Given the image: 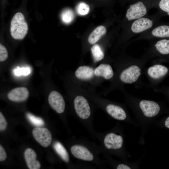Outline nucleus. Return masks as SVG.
Segmentation results:
<instances>
[{
    "label": "nucleus",
    "instance_id": "20e7f679",
    "mask_svg": "<svg viewBox=\"0 0 169 169\" xmlns=\"http://www.w3.org/2000/svg\"><path fill=\"white\" fill-rule=\"evenodd\" d=\"M32 133L35 140L42 146L46 147L50 145L52 135L47 129L38 127L34 129Z\"/></svg>",
    "mask_w": 169,
    "mask_h": 169
},
{
    "label": "nucleus",
    "instance_id": "f8f14e48",
    "mask_svg": "<svg viewBox=\"0 0 169 169\" xmlns=\"http://www.w3.org/2000/svg\"><path fill=\"white\" fill-rule=\"evenodd\" d=\"M24 156L27 165L30 169H39L41 167L39 162L37 160V154L32 149H27L24 152Z\"/></svg>",
    "mask_w": 169,
    "mask_h": 169
},
{
    "label": "nucleus",
    "instance_id": "dca6fc26",
    "mask_svg": "<svg viewBox=\"0 0 169 169\" xmlns=\"http://www.w3.org/2000/svg\"><path fill=\"white\" fill-rule=\"evenodd\" d=\"M167 68L162 65L156 64L150 67L147 70L148 75L155 79H160L165 76L168 72Z\"/></svg>",
    "mask_w": 169,
    "mask_h": 169
},
{
    "label": "nucleus",
    "instance_id": "4be33fe9",
    "mask_svg": "<svg viewBox=\"0 0 169 169\" xmlns=\"http://www.w3.org/2000/svg\"><path fill=\"white\" fill-rule=\"evenodd\" d=\"M26 115L29 121L35 126L41 127L44 125V120L40 117L35 116L29 112H27Z\"/></svg>",
    "mask_w": 169,
    "mask_h": 169
},
{
    "label": "nucleus",
    "instance_id": "0eeeda50",
    "mask_svg": "<svg viewBox=\"0 0 169 169\" xmlns=\"http://www.w3.org/2000/svg\"><path fill=\"white\" fill-rule=\"evenodd\" d=\"M139 106L144 115L148 117L155 116L160 110L159 105L152 101L142 100L139 103Z\"/></svg>",
    "mask_w": 169,
    "mask_h": 169
},
{
    "label": "nucleus",
    "instance_id": "6e6552de",
    "mask_svg": "<svg viewBox=\"0 0 169 169\" xmlns=\"http://www.w3.org/2000/svg\"><path fill=\"white\" fill-rule=\"evenodd\" d=\"M104 143L105 147L107 149H119L122 146L123 139L120 135L113 133H110L105 136Z\"/></svg>",
    "mask_w": 169,
    "mask_h": 169
},
{
    "label": "nucleus",
    "instance_id": "7ed1b4c3",
    "mask_svg": "<svg viewBox=\"0 0 169 169\" xmlns=\"http://www.w3.org/2000/svg\"><path fill=\"white\" fill-rule=\"evenodd\" d=\"M141 74V70L137 66L132 65L123 70L120 78L122 82L131 84L136 81Z\"/></svg>",
    "mask_w": 169,
    "mask_h": 169
},
{
    "label": "nucleus",
    "instance_id": "bb28decb",
    "mask_svg": "<svg viewBox=\"0 0 169 169\" xmlns=\"http://www.w3.org/2000/svg\"><path fill=\"white\" fill-rule=\"evenodd\" d=\"M159 6L162 10L166 12L169 15V0H161Z\"/></svg>",
    "mask_w": 169,
    "mask_h": 169
},
{
    "label": "nucleus",
    "instance_id": "412c9836",
    "mask_svg": "<svg viewBox=\"0 0 169 169\" xmlns=\"http://www.w3.org/2000/svg\"><path fill=\"white\" fill-rule=\"evenodd\" d=\"M94 59L95 62L99 61L103 59L104 54L100 47L98 44L94 45L91 49Z\"/></svg>",
    "mask_w": 169,
    "mask_h": 169
},
{
    "label": "nucleus",
    "instance_id": "ddd939ff",
    "mask_svg": "<svg viewBox=\"0 0 169 169\" xmlns=\"http://www.w3.org/2000/svg\"><path fill=\"white\" fill-rule=\"evenodd\" d=\"M106 110L107 113L115 119L124 120L126 118L125 112L122 108L119 106L110 104L106 106Z\"/></svg>",
    "mask_w": 169,
    "mask_h": 169
},
{
    "label": "nucleus",
    "instance_id": "5701e85b",
    "mask_svg": "<svg viewBox=\"0 0 169 169\" xmlns=\"http://www.w3.org/2000/svg\"><path fill=\"white\" fill-rule=\"evenodd\" d=\"M74 16L73 11L69 9L64 10L61 14V18L62 21L66 24L71 23L74 19Z\"/></svg>",
    "mask_w": 169,
    "mask_h": 169
},
{
    "label": "nucleus",
    "instance_id": "c756f323",
    "mask_svg": "<svg viewBox=\"0 0 169 169\" xmlns=\"http://www.w3.org/2000/svg\"><path fill=\"white\" fill-rule=\"evenodd\" d=\"M116 168L117 169H130L131 168L128 165L120 164L118 165Z\"/></svg>",
    "mask_w": 169,
    "mask_h": 169
},
{
    "label": "nucleus",
    "instance_id": "39448f33",
    "mask_svg": "<svg viewBox=\"0 0 169 169\" xmlns=\"http://www.w3.org/2000/svg\"><path fill=\"white\" fill-rule=\"evenodd\" d=\"M147 9L146 7L141 2L131 5L127 10L126 17L128 21L138 19L146 14Z\"/></svg>",
    "mask_w": 169,
    "mask_h": 169
},
{
    "label": "nucleus",
    "instance_id": "9d476101",
    "mask_svg": "<svg viewBox=\"0 0 169 169\" xmlns=\"http://www.w3.org/2000/svg\"><path fill=\"white\" fill-rule=\"evenodd\" d=\"M29 92L28 89L24 87L16 88L11 90L8 94V97L11 100L21 102L26 100L28 98Z\"/></svg>",
    "mask_w": 169,
    "mask_h": 169
},
{
    "label": "nucleus",
    "instance_id": "f3484780",
    "mask_svg": "<svg viewBox=\"0 0 169 169\" xmlns=\"http://www.w3.org/2000/svg\"><path fill=\"white\" fill-rule=\"evenodd\" d=\"M106 31V28L104 26L100 25L97 27L90 35L88 38L89 42L91 44H95L105 33Z\"/></svg>",
    "mask_w": 169,
    "mask_h": 169
},
{
    "label": "nucleus",
    "instance_id": "2eb2a0df",
    "mask_svg": "<svg viewBox=\"0 0 169 169\" xmlns=\"http://www.w3.org/2000/svg\"><path fill=\"white\" fill-rule=\"evenodd\" d=\"M94 75V70L92 67L88 66H81L75 70L76 77L83 80H88L92 79Z\"/></svg>",
    "mask_w": 169,
    "mask_h": 169
},
{
    "label": "nucleus",
    "instance_id": "393cba45",
    "mask_svg": "<svg viewBox=\"0 0 169 169\" xmlns=\"http://www.w3.org/2000/svg\"><path fill=\"white\" fill-rule=\"evenodd\" d=\"M31 70L28 67L20 68L18 67L14 70V74L17 76L28 75L30 73Z\"/></svg>",
    "mask_w": 169,
    "mask_h": 169
},
{
    "label": "nucleus",
    "instance_id": "9b49d317",
    "mask_svg": "<svg viewBox=\"0 0 169 169\" xmlns=\"http://www.w3.org/2000/svg\"><path fill=\"white\" fill-rule=\"evenodd\" d=\"M153 21L148 18H141L135 20L132 24L131 29L134 33H138L151 28Z\"/></svg>",
    "mask_w": 169,
    "mask_h": 169
},
{
    "label": "nucleus",
    "instance_id": "cd10ccee",
    "mask_svg": "<svg viewBox=\"0 0 169 169\" xmlns=\"http://www.w3.org/2000/svg\"><path fill=\"white\" fill-rule=\"evenodd\" d=\"M7 123L4 117L1 112H0V130H5L7 128Z\"/></svg>",
    "mask_w": 169,
    "mask_h": 169
},
{
    "label": "nucleus",
    "instance_id": "423d86ee",
    "mask_svg": "<svg viewBox=\"0 0 169 169\" xmlns=\"http://www.w3.org/2000/svg\"><path fill=\"white\" fill-rule=\"evenodd\" d=\"M48 101L51 107L58 113H63L65 110V104L64 98L58 91H53L50 93Z\"/></svg>",
    "mask_w": 169,
    "mask_h": 169
},
{
    "label": "nucleus",
    "instance_id": "aec40b11",
    "mask_svg": "<svg viewBox=\"0 0 169 169\" xmlns=\"http://www.w3.org/2000/svg\"><path fill=\"white\" fill-rule=\"evenodd\" d=\"M157 50L161 54H169V39H163L157 42L155 45Z\"/></svg>",
    "mask_w": 169,
    "mask_h": 169
},
{
    "label": "nucleus",
    "instance_id": "6ab92c4d",
    "mask_svg": "<svg viewBox=\"0 0 169 169\" xmlns=\"http://www.w3.org/2000/svg\"><path fill=\"white\" fill-rule=\"evenodd\" d=\"M151 34L157 37H169V26L162 25L157 27L152 30Z\"/></svg>",
    "mask_w": 169,
    "mask_h": 169
},
{
    "label": "nucleus",
    "instance_id": "f257e3e1",
    "mask_svg": "<svg viewBox=\"0 0 169 169\" xmlns=\"http://www.w3.org/2000/svg\"><path fill=\"white\" fill-rule=\"evenodd\" d=\"M28 30V26L23 15L21 13H16L10 24V33L13 38L21 40L25 37Z\"/></svg>",
    "mask_w": 169,
    "mask_h": 169
},
{
    "label": "nucleus",
    "instance_id": "a211bd4d",
    "mask_svg": "<svg viewBox=\"0 0 169 169\" xmlns=\"http://www.w3.org/2000/svg\"><path fill=\"white\" fill-rule=\"evenodd\" d=\"M54 148L56 153L64 161L68 162L69 161L68 152L64 146L60 142L56 141L54 144Z\"/></svg>",
    "mask_w": 169,
    "mask_h": 169
},
{
    "label": "nucleus",
    "instance_id": "f03ea898",
    "mask_svg": "<svg viewBox=\"0 0 169 169\" xmlns=\"http://www.w3.org/2000/svg\"><path fill=\"white\" fill-rule=\"evenodd\" d=\"M75 112L81 119L85 120L88 118L91 114V109L87 100L84 96H76L74 100Z\"/></svg>",
    "mask_w": 169,
    "mask_h": 169
},
{
    "label": "nucleus",
    "instance_id": "a878e982",
    "mask_svg": "<svg viewBox=\"0 0 169 169\" xmlns=\"http://www.w3.org/2000/svg\"><path fill=\"white\" fill-rule=\"evenodd\" d=\"M8 56V51L6 48L1 44H0V61L5 60Z\"/></svg>",
    "mask_w": 169,
    "mask_h": 169
},
{
    "label": "nucleus",
    "instance_id": "c85d7f7f",
    "mask_svg": "<svg viewBox=\"0 0 169 169\" xmlns=\"http://www.w3.org/2000/svg\"><path fill=\"white\" fill-rule=\"evenodd\" d=\"M7 158V154L6 152L2 147L0 145V161H4Z\"/></svg>",
    "mask_w": 169,
    "mask_h": 169
},
{
    "label": "nucleus",
    "instance_id": "1a4fd4ad",
    "mask_svg": "<svg viewBox=\"0 0 169 169\" xmlns=\"http://www.w3.org/2000/svg\"><path fill=\"white\" fill-rule=\"evenodd\" d=\"M71 153L76 158L90 161L94 159L92 153L85 146L78 145L72 146L70 148Z\"/></svg>",
    "mask_w": 169,
    "mask_h": 169
},
{
    "label": "nucleus",
    "instance_id": "b1692460",
    "mask_svg": "<svg viewBox=\"0 0 169 169\" xmlns=\"http://www.w3.org/2000/svg\"><path fill=\"white\" fill-rule=\"evenodd\" d=\"M76 11L79 15H85L88 13L90 8L88 5L84 3H79L76 8Z\"/></svg>",
    "mask_w": 169,
    "mask_h": 169
},
{
    "label": "nucleus",
    "instance_id": "4468645a",
    "mask_svg": "<svg viewBox=\"0 0 169 169\" xmlns=\"http://www.w3.org/2000/svg\"><path fill=\"white\" fill-rule=\"evenodd\" d=\"M94 74L97 76L102 77L105 79H109L113 77L114 72L110 65L102 64L95 69Z\"/></svg>",
    "mask_w": 169,
    "mask_h": 169
},
{
    "label": "nucleus",
    "instance_id": "7c9ffc66",
    "mask_svg": "<svg viewBox=\"0 0 169 169\" xmlns=\"http://www.w3.org/2000/svg\"><path fill=\"white\" fill-rule=\"evenodd\" d=\"M165 124L166 127L169 128V116L166 120Z\"/></svg>",
    "mask_w": 169,
    "mask_h": 169
}]
</instances>
